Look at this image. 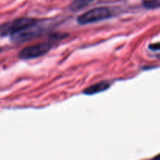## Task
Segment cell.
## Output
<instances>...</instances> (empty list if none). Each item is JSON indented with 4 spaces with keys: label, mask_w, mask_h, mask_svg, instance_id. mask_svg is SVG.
Masks as SVG:
<instances>
[{
    "label": "cell",
    "mask_w": 160,
    "mask_h": 160,
    "mask_svg": "<svg viewBox=\"0 0 160 160\" xmlns=\"http://www.w3.org/2000/svg\"><path fill=\"white\" fill-rule=\"evenodd\" d=\"M37 20L29 17H20L4 23L0 26V34L3 36L12 35L17 32L23 31L25 28L34 25Z\"/></svg>",
    "instance_id": "1"
},
{
    "label": "cell",
    "mask_w": 160,
    "mask_h": 160,
    "mask_svg": "<svg viewBox=\"0 0 160 160\" xmlns=\"http://www.w3.org/2000/svg\"><path fill=\"white\" fill-rule=\"evenodd\" d=\"M111 17V12L106 7H97L84 13L78 17V23L80 24H88L101 21Z\"/></svg>",
    "instance_id": "2"
},
{
    "label": "cell",
    "mask_w": 160,
    "mask_h": 160,
    "mask_svg": "<svg viewBox=\"0 0 160 160\" xmlns=\"http://www.w3.org/2000/svg\"><path fill=\"white\" fill-rule=\"evenodd\" d=\"M52 48L51 42H44V43L37 44L31 45L23 49L19 53L18 56L22 60H29L39 57L42 55L48 53Z\"/></svg>",
    "instance_id": "3"
},
{
    "label": "cell",
    "mask_w": 160,
    "mask_h": 160,
    "mask_svg": "<svg viewBox=\"0 0 160 160\" xmlns=\"http://www.w3.org/2000/svg\"><path fill=\"white\" fill-rule=\"evenodd\" d=\"M42 32V28L37 27V24H35L34 25L25 28L20 32L11 35V40L15 42H23L38 37Z\"/></svg>",
    "instance_id": "4"
},
{
    "label": "cell",
    "mask_w": 160,
    "mask_h": 160,
    "mask_svg": "<svg viewBox=\"0 0 160 160\" xmlns=\"http://www.w3.org/2000/svg\"><path fill=\"white\" fill-rule=\"evenodd\" d=\"M110 86V83L109 82H100V83L94 84L92 86H89L86 89L84 90V93L87 95H93V94L103 92V91L108 89Z\"/></svg>",
    "instance_id": "5"
},
{
    "label": "cell",
    "mask_w": 160,
    "mask_h": 160,
    "mask_svg": "<svg viewBox=\"0 0 160 160\" xmlns=\"http://www.w3.org/2000/svg\"><path fill=\"white\" fill-rule=\"evenodd\" d=\"M93 1H95V0H73L71 4L70 5V9L72 11L76 12V11H78L85 7L86 6L92 3Z\"/></svg>",
    "instance_id": "6"
},
{
    "label": "cell",
    "mask_w": 160,
    "mask_h": 160,
    "mask_svg": "<svg viewBox=\"0 0 160 160\" xmlns=\"http://www.w3.org/2000/svg\"><path fill=\"white\" fill-rule=\"evenodd\" d=\"M142 5L146 9H158L160 7V0H143Z\"/></svg>",
    "instance_id": "7"
},
{
    "label": "cell",
    "mask_w": 160,
    "mask_h": 160,
    "mask_svg": "<svg viewBox=\"0 0 160 160\" xmlns=\"http://www.w3.org/2000/svg\"><path fill=\"white\" fill-rule=\"evenodd\" d=\"M149 49L151 50H160V43L152 44L149 45Z\"/></svg>",
    "instance_id": "8"
},
{
    "label": "cell",
    "mask_w": 160,
    "mask_h": 160,
    "mask_svg": "<svg viewBox=\"0 0 160 160\" xmlns=\"http://www.w3.org/2000/svg\"><path fill=\"white\" fill-rule=\"evenodd\" d=\"M151 160H160V154H159V155H156V156L154 157L153 158H152Z\"/></svg>",
    "instance_id": "9"
},
{
    "label": "cell",
    "mask_w": 160,
    "mask_h": 160,
    "mask_svg": "<svg viewBox=\"0 0 160 160\" xmlns=\"http://www.w3.org/2000/svg\"><path fill=\"white\" fill-rule=\"evenodd\" d=\"M0 52H1V49H0Z\"/></svg>",
    "instance_id": "10"
}]
</instances>
